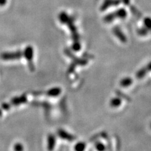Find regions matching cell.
Masks as SVG:
<instances>
[{
    "label": "cell",
    "mask_w": 151,
    "mask_h": 151,
    "mask_svg": "<svg viewBox=\"0 0 151 151\" xmlns=\"http://www.w3.org/2000/svg\"><path fill=\"white\" fill-rule=\"evenodd\" d=\"M151 71V62L149 63L147 65H145V67L140 69L139 70H138L137 73H136V77L138 79H142L145 76Z\"/></svg>",
    "instance_id": "277c9868"
},
{
    "label": "cell",
    "mask_w": 151,
    "mask_h": 151,
    "mask_svg": "<svg viewBox=\"0 0 151 151\" xmlns=\"http://www.w3.org/2000/svg\"><path fill=\"white\" fill-rule=\"evenodd\" d=\"M7 3V0H0V6H3Z\"/></svg>",
    "instance_id": "44dd1931"
},
{
    "label": "cell",
    "mask_w": 151,
    "mask_h": 151,
    "mask_svg": "<svg viewBox=\"0 0 151 151\" xmlns=\"http://www.w3.org/2000/svg\"><path fill=\"white\" fill-rule=\"evenodd\" d=\"M127 17V12L124 8L119 9L116 12L108 14L104 18V22L106 23L112 22L115 18H125Z\"/></svg>",
    "instance_id": "6da1fadb"
},
{
    "label": "cell",
    "mask_w": 151,
    "mask_h": 151,
    "mask_svg": "<svg viewBox=\"0 0 151 151\" xmlns=\"http://www.w3.org/2000/svg\"><path fill=\"white\" fill-rule=\"evenodd\" d=\"M61 92H62V89H61V88L59 87H55L49 89V90L47 91V94L49 96L55 97L59 96L61 93Z\"/></svg>",
    "instance_id": "9c48e42d"
},
{
    "label": "cell",
    "mask_w": 151,
    "mask_h": 151,
    "mask_svg": "<svg viewBox=\"0 0 151 151\" xmlns=\"http://www.w3.org/2000/svg\"><path fill=\"white\" fill-rule=\"evenodd\" d=\"M148 32H149V30H147L145 27L140 28V29H139L138 31H137L139 35H140V36H145V35H146L148 34Z\"/></svg>",
    "instance_id": "2e32d148"
},
{
    "label": "cell",
    "mask_w": 151,
    "mask_h": 151,
    "mask_svg": "<svg viewBox=\"0 0 151 151\" xmlns=\"http://www.w3.org/2000/svg\"><path fill=\"white\" fill-rule=\"evenodd\" d=\"M113 32L114 35L120 40L121 42H122V43H125V42H127V37L119 27H115L113 28Z\"/></svg>",
    "instance_id": "5b68a950"
},
{
    "label": "cell",
    "mask_w": 151,
    "mask_h": 151,
    "mask_svg": "<svg viewBox=\"0 0 151 151\" xmlns=\"http://www.w3.org/2000/svg\"><path fill=\"white\" fill-rule=\"evenodd\" d=\"M48 149L52 150L54 149L55 145V138L54 135L50 134L48 136Z\"/></svg>",
    "instance_id": "8fae6325"
},
{
    "label": "cell",
    "mask_w": 151,
    "mask_h": 151,
    "mask_svg": "<svg viewBox=\"0 0 151 151\" xmlns=\"http://www.w3.org/2000/svg\"><path fill=\"white\" fill-rule=\"evenodd\" d=\"M144 24L145 27L147 28V30L151 29V18L149 17L145 18L144 20Z\"/></svg>",
    "instance_id": "9a60e30c"
},
{
    "label": "cell",
    "mask_w": 151,
    "mask_h": 151,
    "mask_svg": "<svg viewBox=\"0 0 151 151\" xmlns=\"http://www.w3.org/2000/svg\"><path fill=\"white\" fill-rule=\"evenodd\" d=\"M132 83H133V79L130 77H126V78H123L121 80L120 82V86L123 88H127L130 86L132 84Z\"/></svg>",
    "instance_id": "30bf717a"
},
{
    "label": "cell",
    "mask_w": 151,
    "mask_h": 151,
    "mask_svg": "<svg viewBox=\"0 0 151 151\" xmlns=\"http://www.w3.org/2000/svg\"><path fill=\"white\" fill-rule=\"evenodd\" d=\"M86 148V144L84 142H79L75 145L74 149L77 151H83Z\"/></svg>",
    "instance_id": "5bb4252c"
},
{
    "label": "cell",
    "mask_w": 151,
    "mask_h": 151,
    "mask_svg": "<svg viewBox=\"0 0 151 151\" xmlns=\"http://www.w3.org/2000/svg\"><path fill=\"white\" fill-rule=\"evenodd\" d=\"M58 134L60 137H61L63 139L69 140V141H73V140H74L76 139V137L74 135H73L72 134H70L68 133V132H67L64 130H62V129L59 130Z\"/></svg>",
    "instance_id": "8992f818"
},
{
    "label": "cell",
    "mask_w": 151,
    "mask_h": 151,
    "mask_svg": "<svg viewBox=\"0 0 151 151\" xmlns=\"http://www.w3.org/2000/svg\"><path fill=\"white\" fill-rule=\"evenodd\" d=\"M23 55V53L21 51L12 52H4L1 54V58L3 60H15L18 59Z\"/></svg>",
    "instance_id": "3957f363"
},
{
    "label": "cell",
    "mask_w": 151,
    "mask_h": 151,
    "mask_svg": "<svg viewBox=\"0 0 151 151\" xmlns=\"http://www.w3.org/2000/svg\"><path fill=\"white\" fill-rule=\"evenodd\" d=\"M23 55H24L25 58L28 60V65H29L30 70L32 71H33V70H34V64H33V62H32L33 58H34V49H33V47L31 45L27 46L25 49Z\"/></svg>",
    "instance_id": "7a4b0ae2"
},
{
    "label": "cell",
    "mask_w": 151,
    "mask_h": 151,
    "mask_svg": "<svg viewBox=\"0 0 151 151\" xmlns=\"http://www.w3.org/2000/svg\"><path fill=\"white\" fill-rule=\"evenodd\" d=\"M72 49L74 51H79L80 49H81V45H80L78 42H75L72 45Z\"/></svg>",
    "instance_id": "e0dca14e"
},
{
    "label": "cell",
    "mask_w": 151,
    "mask_h": 151,
    "mask_svg": "<svg viewBox=\"0 0 151 151\" xmlns=\"http://www.w3.org/2000/svg\"><path fill=\"white\" fill-rule=\"evenodd\" d=\"M14 149L15 150H23V147L22 144L17 143L15 145H14Z\"/></svg>",
    "instance_id": "d6986e66"
},
{
    "label": "cell",
    "mask_w": 151,
    "mask_h": 151,
    "mask_svg": "<svg viewBox=\"0 0 151 151\" xmlns=\"http://www.w3.org/2000/svg\"><path fill=\"white\" fill-rule=\"evenodd\" d=\"M10 106H11L10 105H9V104H8V103H4L1 105L2 108H3L4 110H8V109H9Z\"/></svg>",
    "instance_id": "ffe728a7"
},
{
    "label": "cell",
    "mask_w": 151,
    "mask_h": 151,
    "mask_svg": "<svg viewBox=\"0 0 151 151\" xmlns=\"http://www.w3.org/2000/svg\"><path fill=\"white\" fill-rule=\"evenodd\" d=\"M69 18V17L68 16V15L65 12H61L59 15V21L63 23V24H65L68 21Z\"/></svg>",
    "instance_id": "4fadbf2b"
},
{
    "label": "cell",
    "mask_w": 151,
    "mask_h": 151,
    "mask_svg": "<svg viewBox=\"0 0 151 151\" xmlns=\"http://www.w3.org/2000/svg\"><path fill=\"white\" fill-rule=\"evenodd\" d=\"M119 3L120 1H119V0H106L103 4L101 9L102 11H104L105 9L108 8V7L112 6H117Z\"/></svg>",
    "instance_id": "ba28073f"
},
{
    "label": "cell",
    "mask_w": 151,
    "mask_h": 151,
    "mask_svg": "<svg viewBox=\"0 0 151 151\" xmlns=\"http://www.w3.org/2000/svg\"><path fill=\"white\" fill-rule=\"evenodd\" d=\"M27 101V96L25 94H23V95L21 96L15 97L14 98H13L11 101V103L13 105H20V104L26 103Z\"/></svg>",
    "instance_id": "52a82bcc"
},
{
    "label": "cell",
    "mask_w": 151,
    "mask_h": 151,
    "mask_svg": "<svg viewBox=\"0 0 151 151\" xmlns=\"http://www.w3.org/2000/svg\"><path fill=\"white\" fill-rule=\"evenodd\" d=\"M150 127H151V124H150Z\"/></svg>",
    "instance_id": "603a6c76"
},
{
    "label": "cell",
    "mask_w": 151,
    "mask_h": 151,
    "mask_svg": "<svg viewBox=\"0 0 151 151\" xmlns=\"http://www.w3.org/2000/svg\"><path fill=\"white\" fill-rule=\"evenodd\" d=\"M1 111L0 110V116H1Z\"/></svg>",
    "instance_id": "7402d4cb"
},
{
    "label": "cell",
    "mask_w": 151,
    "mask_h": 151,
    "mask_svg": "<svg viewBox=\"0 0 151 151\" xmlns=\"http://www.w3.org/2000/svg\"><path fill=\"white\" fill-rule=\"evenodd\" d=\"M96 149L97 150H104L105 149V145H104L102 143H101V142H97L96 144Z\"/></svg>",
    "instance_id": "ac0fdd59"
},
{
    "label": "cell",
    "mask_w": 151,
    "mask_h": 151,
    "mask_svg": "<svg viewBox=\"0 0 151 151\" xmlns=\"http://www.w3.org/2000/svg\"><path fill=\"white\" fill-rule=\"evenodd\" d=\"M122 104V100L120 98L115 97L112 98L110 102V105L112 108L119 107Z\"/></svg>",
    "instance_id": "7c38bea8"
}]
</instances>
